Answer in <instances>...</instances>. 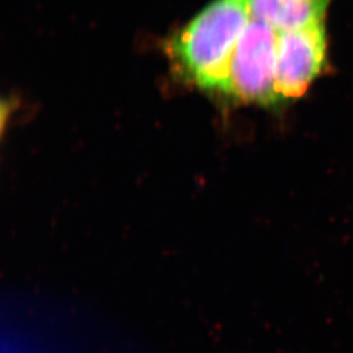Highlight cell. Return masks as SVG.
<instances>
[{
  "label": "cell",
  "mask_w": 353,
  "mask_h": 353,
  "mask_svg": "<svg viewBox=\"0 0 353 353\" xmlns=\"http://www.w3.org/2000/svg\"><path fill=\"white\" fill-rule=\"evenodd\" d=\"M250 20L247 0H214L170 41V55L184 77L203 90L222 92Z\"/></svg>",
  "instance_id": "6da1fadb"
},
{
  "label": "cell",
  "mask_w": 353,
  "mask_h": 353,
  "mask_svg": "<svg viewBox=\"0 0 353 353\" xmlns=\"http://www.w3.org/2000/svg\"><path fill=\"white\" fill-rule=\"evenodd\" d=\"M279 32L250 17L231 57L221 93L261 105L280 104L276 94Z\"/></svg>",
  "instance_id": "7a4b0ae2"
},
{
  "label": "cell",
  "mask_w": 353,
  "mask_h": 353,
  "mask_svg": "<svg viewBox=\"0 0 353 353\" xmlns=\"http://www.w3.org/2000/svg\"><path fill=\"white\" fill-rule=\"evenodd\" d=\"M326 64L323 22L279 34L276 88L280 103L302 97Z\"/></svg>",
  "instance_id": "3957f363"
},
{
  "label": "cell",
  "mask_w": 353,
  "mask_h": 353,
  "mask_svg": "<svg viewBox=\"0 0 353 353\" xmlns=\"http://www.w3.org/2000/svg\"><path fill=\"white\" fill-rule=\"evenodd\" d=\"M332 0H247L250 17L276 32L299 30L321 23Z\"/></svg>",
  "instance_id": "277c9868"
}]
</instances>
